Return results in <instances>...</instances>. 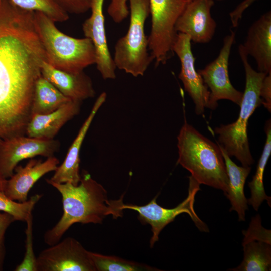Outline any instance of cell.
I'll list each match as a JSON object with an SVG mask.
<instances>
[{"label": "cell", "mask_w": 271, "mask_h": 271, "mask_svg": "<svg viewBox=\"0 0 271 271\" xmlns=\"http://www.w3.org/2000/svg\"><path fill=\"white\" fill-rule=\"evenodd\" d=\"M266 135V142L262 155L259 160L256 171L251 181L248 182V186L251 191V197L247 200V203L253 209L258 211L259 206L264 200L267 201L270 207L271 197L267 196L263 186V174L265 168L271 154V126L270 120L267 121L265 126Z\"/></svg>", "instance_id": "7402d4cb"}, {"label": "cell", "mask_w": 271, "mask_h": 271, "mask_svg": "<svg viewBox=\"0 0 271 271\" xmlns=\"http://www.w3.org/2000/svg\"><path fill=\"white\" fill-rule=\"evenodd\" d=\"M70 101V99L41 75L36 80L34 86L32 115L52 112Z\"/></svg>", "instance_id": "44dd1931"}, {"label": "cell", "mask_w": 271, "mask_h": 271, "mask_svg": "<svg viewBox=\"0 0 271 271\" xmlns=\"http://www.w3.org/2000/svg\"><path fill=\"white\" fill-rule=\"evenodd\" d=\"M68 14H81L90 10V0H53Z\"/></svg>", "instance_id": "f1b7e54d"}, {"label": "cell", "mask_w": 271, "mask_h": 271, "mask_svg": "<svg viewBox=\"0 0 271 271\" xmlns=\"http://www.w3.org/2000/svg\"><path fill=\"white\" fill-rule=\"evenodd\" d=\"M187 2H190V1H193V0H186ZM212 1H224V0H212Z\"/></svg>", "instance_id": "836d02e7"}, {"label": "cell", "mask_w": 271, "mask_h": 271, "mask_svg": "<svg viewBox=\"0 0 271 271\" xmlns=\"http://www.w3.org/2000/svg\"><path fill=\"white\" fill-rule=\"evenodd\" d=\"M81 102L71 100L57 110L45 114H33L27 124L26 135L52 140L62 126L78 115Z\"/></svg>", "instance_id": "d6986e66"}, {"label": "cell", "mask_w": 271, "mask_h": 271, "mask_svg": "<svg viewBox=\"0 0 271 271\" xmlns=\"http://www.w3.org/2000/svg\"><path fill=\"white\" fill-rule=\"evenodd\" d=\"M17 7L28 11L44 13L55 22H63L69 19L67 13L53 0H11Z\"/></svg>", "instance_id": "484cf974"}, {"label": "cell", "mask_w": 271, "mask_h": 271, "mask_svg": "<svg viewBox=\"0 0 271 271\" xmlns=\"http://www.w3.org/2000/svg\"><path fill=\"white\" fill-rule=\"evenodd\" d=\"M12 216L7 213H0V270L3 269L6 255L5 235L9 226L15 221Z\"/></svg>", "instance_id": "f546056e"}, {"label": "cell", "mask_w": 271, "mask_h": 271, "mask_svg": "<svg viewBox=\"0 0 271 271\" xmlns=\"http://www.w3.org/2000/svg\"><path fill=\"white\" fill-rule=\"evenodd\" d=\"M42 197L41 194H36L23 202L12 200L0 190V211L8 213L15 221L26 222L32 215V211L36 204Z\"/></svg>", "instance_id": "d4e9b609"}, {"label": "cell", "mask_w": 271, "mask_h": 271, "mask_svg": "<svg viewBox=\"0 0 271 271\" xmlns=\"http://www.w3.org/2000/svg\"><path fill=\"white\" fill-rule=\"evenodd\" d=\"M172 51L181 63L179 78L195 104L196 113L201 115L205 108H208L210 91L195 69V58L191 49L190 37L186 34L177 33Z\"/></svg>", "instance_id": "7c38bea8"}, {"label": "cell", "mask_w": 271, "mask_h": 271, "mask_svg": "<svg viewBox=\"0 0 271 271\" xmlns=\"http://www.w3.org/2000/svg\"><path fill=\"white\" fill-rule=\"evenodd\" d=\"M34 25L45 50L46 62L65 72L77 73L96 63L94 45L88 38H76L62 32L55 22L34 12Z\"/></svg>", "instance_id": "277c9868"}, {"label": "cell", "mask_w": 271, "mask_h": 271, "mask_svg": "<svg viewBox=\"0 0 271 271\" xmlns=\"http://www.w3.org/2000/svg\"><path fill=\"white\" fill-rule=\"evenodd\" d=\"M238 52L245 73V87L240 105L239 115L234 122L221 125L215 128L214 132L218 135L219 144L227 154L230 157H235L242 166L248 167L254 161L247 137L248 121L255 109L261 104L260 90L262 81L267 74L252 68L242 44L239 45Z\"/></svg>", "instance_id": "5b68a950"}, {"label": "cell", "mask_w": 271, "mask_h": 271, "mask_svg": "<svg viewBox=\"0 0 271 271\" xmlns=\"http://www.w3.org/2000/svg\"><path fill=\"white\" fill-rule=\"evenodd\" d=\"M247 55L255 59L258 71L271 73V11L262 14L249 27L242 44Z\"/></svg>", "instance_id": "ac0fdd59"}, {"label": "cell", "mask_w": 271, "mask_h": 271, "mask_svg": "<svg viewBox=\"0 0 271 271\" xmlns=\"http://www.w3.org/2000/svg\"><path fill=\"white\" fill-rule=\"evenodd\" d=\"M151 28L149 50L156 65L165 64L174 54L172 46L177 33L175 27L184 9L186 0H149Z\"/></svg>", "instance_id": "52a82bcc"}, {"label": "cell", "mask_w": 271, "mask_h": 271, "mask_svg": "<svg viewBox=\"0 0 271 271\" xmlns=\"http://www.w3.org/2000/svg\"><path fill=\"white\" fill-rule=\"evenodd\" d=\"M224 160L229 179L227 192L224 194L230 202V211H235L239 221H245V212L248 210V203L244 187L246 179L250 172L251 167L238 166L230 159L223 147L219 144Z\"/></svg>", "instance_id": "ffe728a7"}, {"label": "cell", "mask_w": 271, "mask_h": 271, "mask_svg": "<svg viewBox=\"0 0 271 271\" xmlns=\"http://www.w3.org/2000/svg\"><path fill=\"white\" fill-rule=\"evenodd\" d=\"M244 258L232 271H269L271 269V244L252 240L242 244Z\"/></svg>", "instance_id": "603a6c76"}, {"label": "cell", "mask_w": 271, "mask_h": 271, "mask_svg": "<svg viewBox=\"0 0 271 271\" xmlns=\"http://www.w3.org/2000/svg\"><path fill=\"white\" fill-rule=\"evenodd\" d=\"M32 215L27 220L25 230V253L22 262L15 269V271H37L36 261L33 246Z\"/></svg>", "instance_id": "4316f807"}, {"label": "cell", "mask_w": 271, "mask_h": 271, "mask_svg": "<svg viewBox=\"0 0 271 271\" xmlns=\"http://www.w3.org/2000/svg\"><path fill=\"white\" fill-rule=\"evenodd\" d=\"M212 0H193L187 3L175 27L177 33L188 35L191 42L207 43L213 38L216 22L211 14Z\"/></svg>", "instance_id": "5bb4252c"}, {"label": "cell", "mask_w": 271, "mask_h": 271, "mask_svg": "<svg viewBox=\"0 0 271 271\" xmlns=\"http://www.w3.org/2000/svg\"><path fill=\"white\" fill-rule=\"evenodd\" d=\"M48 184L62 196L63 214L57 224L44 234V242L53 245L60 241L74 224H101L108 215L116 219L123 216L124 195L118 200H109L103 186L84 171L77 185L70 183Z\"/></svg>", "instance_id": "7a4b0ae2"}, {"label": "cell", "mask_w": 271, "mask_h": 271, "mask_svg": "<svg viewBox=\"0 0 271 271\" xmlns=\"http://www.w3.org/2000/svg\"><path fill=\"white\" fill-rule=\"evenodd\" d=\"M107 95L102 92L95 101L88 116L81 127L77 136L68 149L62 163L58 165L52 177L46 182L70 183L77 185L81 179L80 152L82 143L91 123L101 106L105 102Z\"/></svg>", "instance_id": "2e32d148"}, {"label": "cell", "mask_w": 271, "mask_h": 271, "mask_svg": "<svg viewBox=\"0 0 271 271\" xmlns=\"http://www.w3.org/2000/svg\"><path fill=\"white\" fill-rule=\"evenodd\" d=\"M178 163L200 184L221 190L225 194L229 179L219 144L203 136L186 120L177 137Z\"/></svg>", "instance_id": "3957f363"}, {"label": "cell", "mask_w": 271, "mask_h": 271, "mask_svg": "<svg viewBox=\"0 0 271 271\" xmlns=\"http://www.w3.org/2000/svg\"><path fill=\"white\" fill-rule=\"evenodd\" d=\"M235 33L231 31L223 39V46L217 57L206 67L197 71L209 89L208 108L214 109L221 99L230 100L240 106L243 93L232 85L228 73L229 60Z\"/></svg>", "instance_id": "9c48e42d"}, {"label": "cell", "mask_w": 271, "mask_h": 271, "mask_svg": "<svg viewBox=\"0 0 271 271\" xmlns=\"http://www.w3.org/2000/svg\"><path fill=\"white\" fill-rule=\"evenodd\" d=\"M41 73L42 76L71 100L82 102L93 98L96 94L91 78L84 71L77 73L65 72L44 61L41 64Z\"/></svg>", "instance_id": "e0dca14e"}, {"label": "cell", "mask_w": 271, "mask_h": 271, "mask_svg": "<svg viewBox=\"0 0 271 271\" xmlns=\"http://www.w3.org/2000/svg\"><path fill=\"white\" fill-rule=\"evenodd\" d=\"M261 104L270 112L271 111V73L264 78L260 90Z\"/></svg>", "instance_id": "4dcf8cb0"}, {"label": "cell", "mask_w": 271, "mask_h": 271, "mask_svg": "<svg viewBox=\"0 0 271 271\" xmlns=\"http://www.w3.org/2000/svg\"><path fill=\"white\" fill-rule=\"evenodd\" d=\"M189 179L188 196L175 208L168 209L160 206L156 202L157 195L144 206L124 203L122 206L123 210L128 209L136 211L139 214V221L143 224H149L151 226L152 232L150 240L151 247L158 241L159 235L163 229L182 213L188 214L200 231L209 232L207 226L199 218L194 208L195 195L200 190V184L192 176Z\"/></svg>", "instance_id": "ba28073f"}, {"label": "cell", "mask_w": 271, "mask_h": 271, "mask_svg": "<svg viewBox=\"0 0 271 271\" xmlns=\"http://www.w3.org/2000/svg\"><path fill=\"white\" fill-rule=\"evenodd\" d=\"M130 23L126 34L119 38L113 58L116 68L134 77L144 75L153 60L148 52L145 23L150 14L149 0H129Z\"/></svg>", "instance_id": "8992f818"}, {"label": "cell", "mask_w": 271, "mask_h": 271, "mask_svg": "<svg viewBox=\"0 0 271 271\" xmlns=\"http://www.w3.org/2000/svg\"><path fill=\"white\" fill-rule=\"evenodd\" d=\"M6 179H4L0 174V190L3 191Z\"/></svg>", "instance_id": "d6a6232c"}, {"label": "cell", "mask_w": 271, "mask_h": 271, "mask_svg": "<svg viewBox=\"0 0 271 271\" xmlns=\"http://www.w3.org/2000/svg\"><path fill=\"white\" fill-rule=\"evenodd\" d=\"M60 161L54 156L45 161L30 159L25 166L17 165L13 174L6 179L3 191L12 200L23 202L35 183L45 174L55 171Z\"/></svg>", "instance_id": "9a60e30c"}, {"label": "cell", "mask_w": 271, "mask_h": 271, "mask_svg": "<svg viewBox=\"0 0 271 271\" xmlns=\"http://www.w3.org/2000/svg\"><path fill=\"white\" fill-rule=\"evenodd\" d=\"M244 235L242 244L252 240L265 242L271 244V231L261 225V219L259 215L251 218L249 226L247 230H243Z\"/></svg>", "instance_id": "83f0119b"}, {"label": "cell", "mask_w": 271, "mask_h": 271, "mask_svg": "<svg viewBox=\"0 0 271 271\" xmlns=\"http://www.w3.org/2000/svg\"><path fill=\"white\" fill-rule=\"evenodd\" d=\"M256 1L257 0H243L230 12L229 17L232 27L235 28L238 26L244 12Z\"/></svg>", "instance_id": "1f68e13d"}, {"label": "cell", "mask_w": 271, "mask_h": 271, "mask_svg": "<svg viewBox=\"0 0 271 271\" xmlns=\"http://www.w3.org/2000/svg\"><path fill=\"white\" fill-rule=\"evenodd\" d=\"M96 271L160 270L147 264L113 256L90 252Z\"/></svg>", "instance_id": "cb8c5ba5"}, {"label": "cell", "mask_w": 271, "mask_h": 271, "mask_svg": "<svg viewBox=\"0 0 271 271\" xmlns=\"http://www.w3.org/2000/svg\"><path fill=\"white\" fill-rule=\"evenodd\" d=\"M104 0H90L91 15L82 24L85 37L92 41L95 50L97 69L105 79L116 78V67L108 48L103 14Z\"/></svg>", "instance_id": "4fadbf2b"}, {"label": "cell", "mask_w": 271, "mask_h": 271, "mask_svg": "<svg viewBox=\"0 0 271 271\" xmlns=\"http://www.w3.org/2000/svg\"><path fill=\"white\" fill-rule=\"evenodd\" d=\"M43 60L33 32L0 1V142L25 132Z\"/></svg>", "instance_id": "6da1fadb"}, {"label": "cell", "mask_w": 271, "mask_h": 271, "mask_svg": "<svg viewBox=\"0 0 271 271\" xmlns=\"http://www.w3.org/2000/svg\"><path fill=\"white\" fill-rule=\"evenodd\" d=\"M36 267L37 271H96L90 251L70 237L42 251Z\"/></svg>", "instance_id": "30bf717a"}, {"label": "cell", "mask_w": 271, "mask_h": 271, "mask_svg": "<svg viewBox=\"0 0 271 271\" xmlns=\"http://www.w3.org/2000/svg\"><path fill=\"white\" fill-rule=\"evenodd\" d=\"M60 143L25 135L16 136L0 142V174L6 179L13 174L18 163L38 156L48 158L58 151Z\"/></svg>", "instance_id": "8fae6325"}]
</instances>
